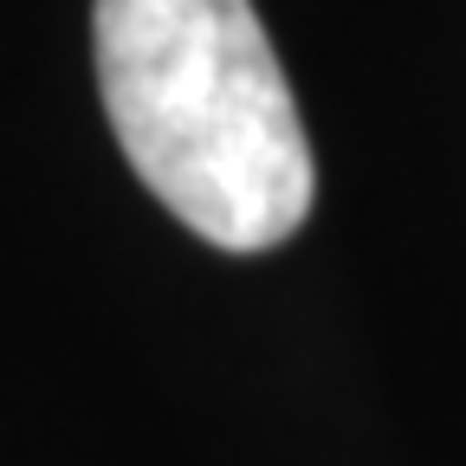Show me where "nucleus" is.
<instances>
[{
    "label": "nucleus",
    "instance_id": "nucleus-1",
    "mask_svg": "<svg viewBox=\"0 0 466 466\" xmlns=\"http://www.w3.org/2000/svg\"><path fill=\"white\" fill-rule=\"evenodd\" d=\"M97 91L137 182L220 253L305 227L318 168L253 0H97Z\"/></svg>",
    "mask_w": 466,
    "mask_h": 466
}]
</instances>
